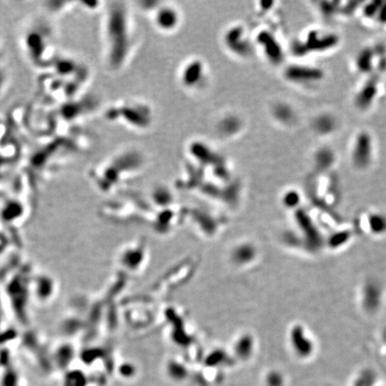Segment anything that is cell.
Returning <instances> with one entry per match:
<instances>
[{"mask_svg":"<svg viewBox=\"0 0 386 386\" xmlns=\"http://www.w3.org/2000/svg\"><path fill=\"white\" fill-rule=\"evenodd\" d=\"M178 14L169 6H166L156 14V22L163 30H171V28L176 26Z\"/></svg>","mask_w":386,"mask_h":386,"instance_id":"4","label":"cell"},{"mask_svg":"<svg viewBox=\"0 0 386 386\" xmlns=\"http://www.w3.org/2000/svg\"><path fill=\"white\" fill-rule=\"evenodd\" d=\"M24 47L28 57L31 61L38 64L37 66H42L44 64L45 55L48 54L52 57V33L45 26L31 27L28 31L24 38Z\"/></svg>","mask_w":386,"mask_h":386,"instance_id":"2","label":"cell"},{"mask_svg":"<svg viewBox=\"0 0 386 386\" xmlns=\"http://www.w3.org/2000/svg\"><path fill=\"white\" fill-rule=\"evenodd\" d=\"M371 157V143L368 134L363 133L357 139L353 151V160L357 166L365 167L369 164Z\"/></svg>","mask_w":386,"mask_h":386,"instance_id":"3","label":"cell"},{"mask_svg":"<svg viewBox=\"0 0 386 386\" xmlns=\"http://www.w3.org/2000/svg\"><path fill=\"white\" fill-rule=\"evenodd\" d=\"M105 18L104 25L105 58L112 68H118L124 60L123 52L125 46L123 41L127 40V22L122 7H111Z\"/></svg>","mask_w":386,"mask_h":386,"instance_id":"1","label":"cell"},{"mask_svg":"<svg viewBox=\"0 0 386 386\" xmlns=\"http://www.w3.org/2000/svg\"><path fill=\"white\" fill-rule=\"evenodd\" d=\"M301 75V76L298 77L296 81H301V82H307V81H313V80H316V78H319L320 77V73L318 71L312 70L309 68H304V67H298L296 71L292 73L290 72V77H295V76H298V75Z\"/></svg>","mask_w":386,"mask_h":386,"instance_id":"5","label":"cell"},{"mask_svg":"<svg viewBox=\"0 0 386 386\" xmlns=\"http://www.w3.org/2000/svg\"><path fill=\"white\" fill-rule=\"evenodd\" d=\"M0 57H1V48H0Z\"/></svg>","mask_w":386,"mask_h":386,"instance_id":"6","label":"cell"}]
</instances>
